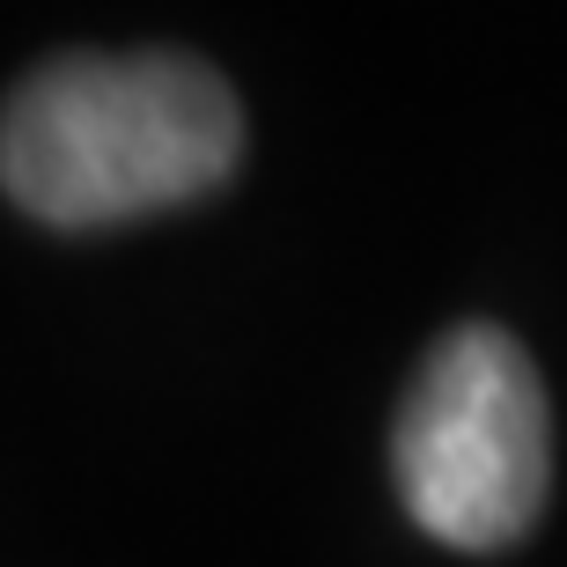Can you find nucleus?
<instances>
[{
  "label": "nucleus",
  "mask_w": 567,
  "mask_h": 567,
  "mask_svg": "<svg viewBox=\"0 0 567 567\" xmlns=\"http://www.w3.org/2000/svg\"><path fill=\"white\" fill-rule=\"evenodd\" d=\"M236 89L192 52H66L0 104V192L44 229H118L221 192Z\"/></svg>",
  "instance_id": "1"
},
{
  "label": "nucleus",
  "mask_w": 567,
  "mask_h": 567,
  "mask_svg": "<svg viewBox=\"0 0 567 567\" xmlns=\"http://www.w3.org/2000/svg\"><path fill=\"white\" fill-rule=\"evenodd\" d=\"M391 480L405 516L450 553H502L546 516V383L502 324H457L427 347L391 421Z\"/></svg>",
  "instance_id": "2"
}]
</instances>
